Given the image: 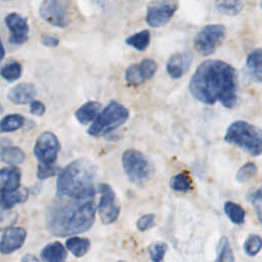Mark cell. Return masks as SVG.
<instances>
[{
	"mask_svg": "<svg viewBox=\"0 0 262 262\" xmlns=\"http://www.w3.org/2000/svg\"><path fill=\"white\" fill-rule=\"evenodd\" d=\"M41 41L43 45L48 46V47H56L59 43V40L57 37L52 36V35H43L41 37Z\"/></svg>",
	"mask_w": 262,
	"mask_h": 262,
	"instance_id": "obj_39",
	"label": "cell"
},
{
	"mask_svg": "<svg viewBox=\"0 0 262 262\" xmlns=\"http://www.w3.org/2000/svg\"><path fill=\"white\" fill-rule=\"evenodd\" d=\"M29 192L25 187L14 189H0V208L4 210L11 209L16 204L27 201Z\"/></svg>",
	"mask_w": 262,
	"mask_h": 262,
	"instance_id": "obj_16",
	"label": "cell"
},
{
	"mask_svg": "<svg viewBox=\"0 0 262 262\" xmlns=\"http://www.w3.org/2000/svg\"><path fill=\"white\" fill-rule=\"evenodd\" d=\"M129 117L128 110L117 101H111L88 129L92 136L104 135L121 126Z\"/></svg>",
	"mask_w": 262,
	"mask_h": 262,
	"instance_id": "obj_5",
	"label": "cell"
},
{
	"mask_svg": "<svg viewBox=\"0 0 262 262\" xmlns=\"http://www.w3.org/2000/svg\"><path fill=\"white\" fill-rule=\"evenodd\" d=\"M192 55L190 52H181L171 55L167 62V72L173 79H179L182 77L191 63Z\"/></svg>",
	"mask_w": 262,
	"mask_h": 262,
	"instance_id": "obj_15",
	"label": "cell"
},
{
	"mask_svg": "<svg viewBox=\"0 0 262 262\" xmlns=\"http://www.w3.org/2000/svg\"><path fill=\"white\" fill-rule=\"evenodd\" d=\"M122 163L126 175L136 185H143L154 173V167L149 160L136 149L125 150Z\"/></svg>",
	"mask_w": 262,
	"mask_h": 262,
	"instance_id": "obj_6",
	"label": "cell"
},
{
	"mask_svg": "<svg viewBox=\"0 0 262 262\" xmlns=\"http://www.w3.org/2000/svg\"><path fill=\"white\" fill-rule=\"evenodd\" d=\"M155 225V215L154 214H146L141 216L136 223L137 228L140 231H145Z\"/></svg>",
	"mask_w": 262,
	"mask_h": 262,
	"instance_id": "obj_37",
	"label": "cell"
},
{
	"mask_svg": "<svg viewBox=\"0 0 262 262\" xmlns=\"http://www.w3.org/2000/svg\"><path fill=\"white\" fill-rule=\"evenodd\" d=\"M20 171L15 167L0 169V189H14L19 186Z\"/></svg>",
	"mask_w": 262,
	"mask_h": 262,
	"instance_id": "obj_19",
	"label": "cell"
},
{
	"mask_svg": "<svg viewBox=\"0 0 262 262\" xmlns=\"http://www.w3.org/2000/svg\"><path fill=\"white\" fill-rule=\"evenodd\" d=\"M36 95V89L32 84L20 83L10 89L8 99L15 104H25L33 100Z\"/></svg>",
	"mask_w": 262,
	"mask_h": 262,
	"instance_id": "obj_18",
	"label": "cell"
},
{
	"mask_svg": "<svg viewBox=\"0 0 262 262\" xmlns=\"http://www.w3.org/2000/svg\"><path fill=\"white\" fill-rule=\"evenodd\" d=\"M30 112L35 116H42L45 112V105L38 100H35L30 105Z\"/></svg>",
	"mask_w": 262,
	"mask_h": 262,
	"instance_id": "obj_38",
	"label": "cell"
},
{
	"mask_svg": "<svg viewBox=\"0 0 262 262\" xmlns=\"http://www.w3.org/2000/svg\"><path fill=\"white\" fill-rule=\"evenodd\" d=\"M248 200L249 202L253 205L257 217L262 225V185L255 191H252L249 195H248Z\"/></svg>",
	"mask_w": 262,
	"mask_h": 262,
	"instance_id": "obj_32",
	"label": "cell"
},
{
	"mask_svg": "<svg viewBox=\"0 0 262 262\" xmlns=\"http://www.w3.org/2000/svg\"><path fill=\"white\" fill-rule=\"evenodd\" d=\"M225 141L237 145L253 156L262 154V132L245 121H235L227 128Z\"/></svg>",
	"mask_w": 262,
	"mask_h": 262,
	"instance_id": "obj_4",
	"label": "cell"
},
{
	"mask_svg": "<svg viewBox=\"0 0 262 262\" xmlns=\"http://www.w3.org/2000/svg\"><path fill=\"white\" fill-rule=\"evenodd\" d=\"M262 248V238L258 234H251L244 244V251L249 256H255Z\"/></svg>",
	"mask_w": 262,
	"mask_h": 262,
	"instance_id": "obj_30",
	"label": "cell"
},
{
	"mask_svg": "<svg viewBox=\"0 0 262 262\" xmlns=\"http://www.w3.org/2000/svg\"><path fill=\"white\" fill-rule=\"evenodd\" d=\"M21 260H23V261H38V259H37L36 257H34V256L30 255V254H28V255H26L25 257H23Z\"/></svg>",
	"mask_w": 262,
	"mask_h": 262,
	"instance_id": "obj_40",
	"label": "cell"
},
{
	"mask_svg": "<svg viewBox=\"0 0 262 262\" xmlns=\"http://www.w3.org/2000/svg\"><path fill=\"white\" fill-rule=\"evenodd\" d=\"M5 24L11 35L9 42L12 44H23L28 40L29 26L26 19L16 12H11L6 15Z\"/></svg>",
	"mask_w": 262,
	"mask_h": 262,
	"instance_id": "obj_13",
	"label": "cell"
},
{
	"mask_svg": "<svg viewBox=\"0 0 262 262\" xmlns=\"http://www.w3.org/2000/svg\"><path fill=\"white\" fill-rule=\"evenodd\" d=\"M40 16L58 28H66L70 23L69 0H43L39 7Z\"/></svg>",
	"mask_w": 262,
	"mask_h": 262,
	"instance_id": "obj_7",
	"label": "cell"
},
{
	"mask_svg": "<svg viewBox=\"0 0 262 262\" xmlns=\"http://www.w3.org/2000/svg\"><path fill=\"white\" fill-rule=\"evenodd\" d=\"M247 67L253 77L262 82V48L252 51L247 58Z\"/></svg>",
	"mask_w": 262,
	"mask_h": 262,
	"instance_id": "obj_22",
	"label": "cell"
},
{
	"mask_svg": "<svg viewBox=\"0 0 262 262\" xmlns=\"http://www.w3.org/2000/svg\"><path fill=\"white\" fill-rule=\"evenodd\" d=\"M67 249L76 257H82L84 256L89 248H90V242L88 238L83 237H71L67 239L66 243Z\"/></svg>",
	"mask_w": 262,
	"mask_h": 262,
	"instance_id": "obj_23",
	"label": "cell"
},
{
	"mask_svg": "<svg viewBox=\"0 0 262 262\" xmlns=\"http://www.w3.org/2000/svg\"><path fill=\"white\" fill-rule=\"evenodd\" d=\"M178 8V0H154L147 6L146 23L152 28L166 25Z\"/></svg>",
	"mask_w": 262,
	"mask_h": 262,
	"instance_id": "obj_9",
	"label": "cell"
},
{
	"mask_svg": "<svg viewBox=\"0 0 262 262\" xmlns=\"http://www.w3.org/2000/svg\"><path fill=\"white\" fill-rule=\"evenodd\" d=\"M60 149L57 137L52 132L42 133L36 140L34 154L40 163L53 164Z\"/></svg>",
	"mask_w": 262,
	"mask_h": 262,
	"instance_id": "obj_11",
	"label": "cell"
},
{
	"mask_svg": "<svg viewBox=\"0 0 262 262\" xmlns=\"http://www.w3.org/2000/svg\"><path fill=\"white\" fill-rule=\"evenodd\" d=\"M27 232L21 227H8L0 239V252L10 254L18 250L25 243Z\"/></svg>",
	"mask_w": 262,
	"mask_h": 262,
	"instance_id": "obj_14",
	"label": "cell"
},
{
	"mask_svg": "<svg viewBox=\"0 0 262 262\" xmlns=\"http://www.w3.org/2000/svg\"><path fill=\"white\" fill-rule=\"evenodd\" d=\"M2 111H3V108H2V105L0 104V115H1V113H2Z\"/></svg>",
	"mask_w": 262,
	"mask_h": 262,
	"instance_id": "obj_42",
	"label": "cell"
},
{
	"mask_svg": "<svg viewBox=\"0 0 262 262\" xmlns=\"http://www.w3.org/2000/svg\"><path fill=\"white\" fill-rule=\"evenodd\" d=\"M98 190L100 192L98 204L99 218L104 224L114 223L120 214V206L116 194L113 188L106 183H100L98 185Z\"/></svg>",
	"mask_w": 262,
	"mask_h": 262,
	"instance_id": "obj_10",
	"label": "cell"
},
{
	"mask_svg": "<svg viewBox=\"0 0 262 262\" xmlns=\"http://www.w3.org/2000/svg\"><path fill=\"white\" fill-rule=\"evenodd\" d=\"M0 74L2 76V78H4L5 80L12 82L17 80L20 75H21V66L20 63H18L17 61H11L8 62L7 64H5L1 71Z\"/></svg>",
	"mask_w": 262,
	"mask_h": 262,
	"instance_id": "obj_28",
	"label": "cell"
},
{
	"mask_svg": "<svg viewBox=\"0 0 262 262\" xmlns=\"http://www.w3.org/2000/svg\"><path fill=\"white\" fill-rule=\"evenodd\" d=\"M217 261H233L234 257L229 247V243L225 236H222L217 247Z\"/></svg>",
	"mask_w": 262,
	"mask_h": 262,
	"instance_id": "obj_31",
	"label": "cell"
},
{
	"mask_svg": "<svg viewBox=\"0 0 262 262\" xmlns=\"http://www.w3.org/2000/svg\"><path fill=\"white\" fill-rule=\"evenodd\" d=\"M17 215L14 212H5L4 209L0 210V230L8 228L16 222Z\"/></svg>",
	"mask_w": 262,
	"mask_h": 262,
	"instance_id": "obj_36",
	"label": "cell"
},
{
	"mask_svg": "<svg viewBox=\"0 0 262 262\" xmlns=\"http://www.w3.org/2000/svg\"><path fill=\"white\" fill-rule=\"evenodd\" d=\"M256 172H257L256 165L254 163L250 162L239 168V170L237 171V173L235 175V178L238 182H245L248 179H250L252 176H254Z\"/></svg>",
	"mask_w": 262,
	"mask_h": 262,
	"instance_id": "obj_35",
	"label": "cell"
},
{
	"mask_svg": "<svg viewBox=\"0 0 262 262\" xmlns=\"http://www.w3.org/2000/svg\"><path fill=\"white\" fill-rule=\"evenodd\" d=\"M25 152L17 146H13L7 139L0 140V160L9 165H18L25 161Z\"/></svg>",
	"mask_w": 262,
	"mask_h": 262,
	"instance_id": "obj_17",
	"label": "cell"
},
{
	"mask_svg": "<svg viewBox=\"0 0 262 262\" xmlns=\"http://www.w3.org/2000/svg\"><path fill=\"white\" fill-rule=\"evenodd\" d=\"M170 186L172 189L180 192H185L190 189V179L185 173L177 174L170 180Z\"/></svg>",
	"mask_w": 262,
	"mask_h": 262,
	"instance_id": "obj_29",
	"label": "cell"
},
{
	"mask_svg": "<svg viewBox=\"0 0 262 262\" xmlns=\"http://www.w3.org/2000/svg\"><path fill=\"white\" fill-rule=\"evenodd\" d=\"M260 6H261V8H262V0H261V2H260Z\"/></svg>",
	"mask_w": 262,
	"mask_h": 262,
	"instance_id": "obj_43",
	"label": "cell"
},
{
	"mask_svg": "<svg viewBox=\"0 0 262 262\" xmlns=\"http://www.w3.org/2000/svg\"><path fill=\"white\" fill-rule=\"evenodd\" d=\"M95 218L94 198L62 199L53 204L46 215V227L56 236H69L88 230Z\"/></svg>",
	"mask_w": 262,
	"mask_h": 262,
	"instance_id": "obj_2",
	"label": "cell"
},
{
	"mask_svg": "<svg viewBox=\"0 0 262 262\" xmlns=\"http://www.w3.org/2000/svg\"><path fill=\"white\" fill-rule=\"evenodd\" d=\"M149 40H150L149 32L147 30H143V31H140L136 34H133L132 36L127 38L126 43L129 46H132V47H134L135 49H137L139 51H143L148 46Z\"/></svg>",
	"mask_w": 262,
	"mask_h": 262,
	"instance_id": "obj_25",
	"label": "cell"
},
{
	"mask_svg": "<svg viewBox=\"0 0 262 262\" xmlns=\"http://www.w3.org/2000/svg\"><path fill=\"white\" fill-rule=\"evenodd\" d=\"M224 212L227 217L233 222L234 224H242L245 220V211L244 209L232 202H226L224 204Z\"/></svg>",
	"mask_w": 262,
	"mask_h": 262,
	"instance_id": "obj_26",
	"label": "cell"
},
{
	"mask_svg": "<svg viewBox=\"0 0 262 262\" xmlns=\"http://www.w3.org/2000/svg\"><path fill=\"white\" fill-rule=\"evenodd\" d=\"M60 173V169L58 166L54 164H44L40 163L37 169V176L39 179H46L52 176H55Z\"/></svg>",
	"mask_w": 262,
	"mask_h": 262,
	"instance_id": "obj_33",
	"label": "cell"
},
{
	"mask_svg": "<svg viewBox=\"0 0 262 262\" xmlns=\"http://www.w3.org/2000/svg\"><path fill=\"white\" fill-rule=\"evenodd\" d=\"M96 166L88 160L79 159L60 171L56 182V194L59 199L85 200L96 194Z\"/></svg>",
	"mask_w": 262,
	"mask_h": 262,
	"instance_id": "obj_3",
	"label": "cell"
},
{
	"mask_svg": "<svg viewBox=\"0 0 262 262\" xmlns=\"http://www.w3.org/2000/svg\"><path fill=\"white\" fill-rule=\"evenodd\" d=\"M167 245L165 243H155L152 245H150L149 249H148V254H149V258L151 261L155 262H159L162 261L166 252H167Z\"/></svg>",
	"mask_w": 262,
	"mask_h": 262,
	"instance_id": "obj_34",
	"label": "cell"
},
{
	"mask_svg": "<svg viewBox=\"0 0 262 262\" xmlns=\"http://www.w3.org/2000/svg\"><path fill=\"white\" fill-rule=\"evenodd\" d=\"M217 9L228 15L237 14L243 8L242 0H217L216 2Z\"/></svg>",
	"mask_w": 262,
	"mask_h": 262,
	"instance_id": "obj_27",
	"label": "cell"
},
{
	"mask_svg": "<svg viewBox=\"0 0 262 262\" xmlns=\"http://www.w3.org/2000/svg\"><path fill=\"white\" fill-rule=\"evenodd\" d=\"M24 117L18 114L7 115L0 121V133L15 131L24 125Z\"/></svg>",
	"mask_w": 262,
	"mask_h": 262,
	"instance_id": "obj_24",
	"label": "cell"
},
{
	"mask_svg": "<svg viewBox=\"0 0 262 262\" xmlns=\"http://www.w3.org/2000/svg\"><path fill=\"white\" fill-rule=\"evenodd\" d=\"M157 68L158 66L155 60L145 58L141 60L140 63L129 67L126 71L125 79L131 85L142 84L144 81L150 79L155 75Z\"/></svg>",
	"mask_w": 262,
	"mask_h": 262,
	"instance_id": "obj_12",
	"label": "cell"
},
{
	"mask_svg": "<svg viewBox=\"0 0 262 262\" xmlns=\"http://www.w3.org/2000/svg\"><path fill=\"white\" fill-rule=\"evenodd\" d=\"M99 1H103V0H99Z\"/></svg>",
	"mask_w": 262,
	"mask_h": 262,
	"instance_id": "obj_44",
	"label": "cell"
},
{
	"mask_svg": "<svg viewBox=\"0 0 262 262\" xmlns=\"http://www.w3.org/2000/svg\"><path fill=\"white\" fill-rule=\"evenodd\" d=\"M4 54H5V51H4V47H3V44H2V41L0 39V61L2 60V58L4 57Z\"/></svg>",
	"mask_w": 262,
	"mask_h": 262,
	"instance_id": "obj_41",
	"label": "cell"
},
{
	"mask_svg": "<svg viewBox=\"0 0 262 262\" xmlns=\"http://www.w3.org/2000/svg\"><path fill=\"white\" fill-rule=\"evenodd\" d=\"M225 36V27L222 25H208L194 37V47L203 55L212 54Z\"/></svg>",
	"mask_w": 262,
	"mask_h": 262,
	"instance_id": "obj_8",
	"label": "cell"
},
{
	"mask_svg": "<svg viewBox=\"0 0 262 262\" xmlns=\"http://www.w3.org/2000/svg\"><path fill=\"white\" fill-rule=\"evenodd\" d=\"M100 106L101 104L97 101H88L84 103L79 110H77L75 114L77 120L83 125L90 123L96 117L97 113L100 110Z\"/></svg>",
	"mask_w": 262,
	"mask_h": 262,
	"instance_id": "obj_21",
	"label": "cell"
},
{
	"mask_svg": "<svg viewBox=\"0 0 262 262\" xmlns=\"http://www.w3.org/2000/svg\"><path fill=\"white\" fill-rule=\"evenodd\" d=\"M67 258V252L59 242H53L46 245L41 251V259L48 262L63 261Z\"/></svg>",
	"mask_w": 262,
	"mask_h": 262,
	"instance_id": "obj_20",
	"label": "cell"
},
{
	"mask_svg": "<svg viewBox=\"0 0 262 262\" xmlns=\"http://www.w3.org/2000/svg\"><path fill=\"white\" fill-rule=\"evenodd\" d=\"M194 98L207 104L221 102L232 107L236 102L237 79L234 69L221 60L203 61L195 70L189 83Z\"/></svg>",
	"mask_w": 262,
	"mask_h": 262,
	"instance_id": "obj_1",
	"label": "cell"
}]
</instances>
